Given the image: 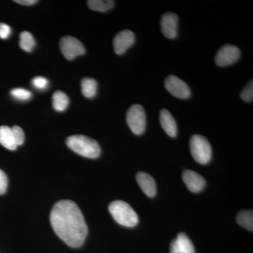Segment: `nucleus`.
Returning <instances> with one entry per match:
<instances>
[{"label": "nucleus", "instance_id": "obj_14", "mask_svg": "<svg viewBox=\"0 0 253 253\" xmlns=\"http://www.w3.org/2000/svg\"><path fill=\"white\" fill-rule=\"evenodd\" d=\"M160 123L168 136L175 137L177 134V126L175 120L168 110H161L160 113Z\"/></svg>", "mask_w": 253, "mask_h": 253}, {"label": "nucleus", "instance_id": "obj_26", "mask_svg": "<svg viewBox=\"0 0 253 253\" xmlns=\"http://www.w3.org/2000/svg\"><path fill=\"white\" fill-rule=\"evenodd\" d=\"M11 34V29L9 25L0 23V38L3 40L7 39Z\"/></svg>", "mask_w": 253, "mask_h": 253}, {"label": "nucleus", "instance_id": "obj_25", "mask_svg": "<svg viewBox=\"0 0 253 253\" xmlns=\"http://www.w3.org/2000/svg\"><path fill=\"white\" fill-rule=\"evenodd\" d=\"M7 186V176L1 169H0V195L4 194L6 192Z\"/></svg>", "mask_w": 253, "mask_h": 253}, {"label": "nucleus", "instance_id": "obj_20", "mask_svg": "<svg viewBox=\"0 0 253 253\" xmlns=\"http://www.w3.org/2000/svg\"><path fill=\"white\" fill-rule=\"evenodd\" d=\"M236 220L239 224L248 230H253V212L252 211H244L238 214Z\"/></svg>", "mask_w": 253, "mask_h": 253}, {"label": "nucleus", "instance_id": "obj_23", "mask_svg": "<svg viewBox=\"0 0 253 253\" xmlns=\"http://www.w3.org/2000/svg\"><path fill=\"white\" fill-rule=\"evenodd\" d=\"M241 99L246 102H252L253 101V83L251 81L241 93Z\"/></svg>", "mask_w": 253, "mask_h": 253}, {"label": "nucleus", "instance_id": "obj_3", "mask_svg": "<svg viewBox=\"0 0 253 253\" xmlns=\"http://www.w3.org/2000/svg\"><path fill=\"white\" fill-rule=\"evenodd\" d=\"M109 212L118 224L126 227H134L139 222V217L133 208L123 201H115L109 206Z\"/></svg>", "mask_w": 253, "mask_h": 253}, {"label": "nucleus", "instance_id": "obj_27", "mask_svg": "<svg viewBox=\"0 0 253 253\" xmlns=\"http://www.w3.org/2000/svg\"><path fill=\"white\" fill-rule=\"evenodd\" d=\"M14 1L18 3V4L24 5V6H31V5H33L38 2V1H37V0H16Z\"/></svg>", "mask_w": 253, "mask_h": 253}, {"label": "nucleus", "instance_id": "obj_19", "mask_svg": "<svg viewBox=\"0 0 253 253\" xmlns=\"http://www.w3.org/2000/svg\"><path fill=\"white\" fill-rule=\"evenodd\" d=\"M36 41L33 38V35L28 31H23L20 35V47L26 51L31 52L36 46Z\"/></svg>", "mask_w": 253, "mask_h": 253}, {"label": "nucleus", "instance_id": "obj_17", "mask_svg": "<svg viewBox=\"0 0 253 253\" xmlns=\"http://www.w3.org/2000/svg\"><path fill=\"white\" fill-rule=\"evenodd\" d=\"M52 104L55 111L63 112L68 108L69 98L63 91H55L52 96Z\"/></svg>", "mask_w": 253, "mask_h": 253}, {"label": "nucleus", "instance_id": "obj_21", "mask_svg": "<svg viewBox=\"0 0 253 253\" xmlns=\"http://www.w3.org/2000/svg\"><path fill=\"white\" fill-rule=\"evenodd\" d=\"M11 94L15 99L18 101H26L31 99L32 93L23 88H15L11 91Z\"/></svg>", "mask_w": 253, "mask_h": 253}, {"label": "nucleus", "instance_id": "obj_5", "mask_svg": "<svg viewBox=\"0 0 253 253\" xmlns=\"http://www.w3.org/2000/svg\"><path fill=\"white\" fill-rule=\"evenodd\" d=\"M126 121L134 134H142L146 126V116L144 108L139 104L131 106L126 113Z\"/></svg>", "mask_w": 253, "mask_h": 253}, {"label": "nucleus", "instance_id": "obj_1", "mask_svg": "<svg viewBox=\"0 0 253 253\" xmlns=\"http://www.w3.org/2000/svg\"><path fill=\"white\" fill-rule=\"evenodd\" d=\"M50 221L56 235L70 247L80 248L84 244L88 228L76 203L70 200L56 203L50 214Z\"/></svg>", "mask_w": 253, "mask_h": 253}, {"label": "nucleus", "instance_id": "obj_15", "mask_svg": "<svg viewBox=\"0 0 253 253\" xmlns=\"http://www.w3.org/2000/svg\"><path fill=\"white\" fill-rule=\"evenodd\" d=\"M0 144L11 151H14L17 148L11 127L5 126H0Z\"/></svg>", "mask_w": 253, "mask_h": 253}, {"label": "nucleus", "instance_id": "obj_18", "mask_svg": "<svg viewBox=\"0 0 253 253\" xmlns=\"http://www.w3.org/2000/svg\"><path fill=\"white\" fill-rule=\"evenodd\" d=\"M86 3L89 9L100 12H106L113 9L115 5L112 0H89Z\"/></svg>", "mask_w": 253, "mask_h": 253}, {"label": "nucleus", "instance_id": "obj_22", "mask_svg": "<svg viewBox=\"0 0 253 253\" xmlns=\"http://www.w3.org/2000/svg\"><path fill=\"white\" fill-rule=\"evenodd\" d=\"M12 129L13 136L16 146H21L25 141L24 131L20 126H15L11 127Z\"/></svg>", "mask_w": 253, "mask_h": 253}, {"label": "nucleus", "instance_id": "obj_4", "mask_svg": "<svg viewBox=\"0 0 253 253\" xmlns=\"http://www.w3.org/2000/svg\"><path fill=\"white\" fill-rule=\"evenodd\" d=\"M190 151L193 158L200 164L206 165L212 158V147L204 136L195 134L190 139Z\"/></svg>", "mask_w": 253, "mask_h": 253}, {"label": "nucleus", "instance_id": "obj_2", "mask_svg": "<svg viewBox=\"0 0 253 253\" xmlns=\"http://www.w3.org/2000/svg\"><path fill=\"white\" fill-rule=\"evenodd\" d=\"M68 147L76 154L83 157L97 158L101 154L100 148L97 141L84 135H73L69 136L66 140Z\"/></svg>", "mask_w": 253, "mask_h": 253}, {"label": "nucleus", "instance_id": "obj_8", "mask_svg": "<svg viewBox=\"0 0 253 253\" xmlns=\"http://www.w3.org/2000/svg\"><path fill=\"white\" fill-rule=\"evenodd\" d=\"M241 51L237 46L226 44L217 51L215 56V63L218 66L225 67L239 61Z\"/></svg>", "mask_w": 253, "mask_h": 253}, {"label": "nucleus", "instance_id": "obj_11", "mask_svg": "<svg viewBox=\"0 0 253 253\" xmlns=\"http://www.w3.org/2000/svg\"><path fill=\"white\" fill-rule=\"evenodd\" d=\"M182 179L188 189L193 193H199L206 186V181L204 178L194 171H184Z\"/></svg>", "mask_w": 253, "mask_h": 253}, {"label": "nucleus", "instance_id": "obj_10", "mask_svg": "<svg viewBox=\"0 0 253 253\" xmlns=\"http://www.w3.org/2000/svg\"><path fill=\"white\" fill-rule=\"evenodd\" d=\"M161 30L163 34L168 39H174L177 36L178 16L174 13L163 14L161 18Z\"/></svg>", "mask_w": 253, "mask_h": 253}, {"label": "nucleus", "instance_id": "obj_24", "mask_svg": "<svg viewBox=\"0 0 253 253\" xmlns=\"http://www.w3.org/2000/svg\"><path fill=\"white\" fill-rule=\"evenodd\" d=\"M32 84L37 89L44 90V89H46L48 87L49 81L45 78L38 76V77L33 78Z\"/></svg>", "mask_w": 253, "mask_h": 253}, {"label": "nucleus", "instance_id": "obj_6", "mask_svg": "<svg viewBox=\"0 0 253 253\" xmlns=\"http://www.w3.org/2000/svg\"><path fill=\"white\" fill-rule=\"evenodd\" d=\"M60 48L63 56L68 60H73L78 56L85 54V48L77 38L65 36L60 41Z\"/></svg>", "mask_w": 253, "mask_h": 253}, {"label": "nucleus", "instance_id": "obj_9", "mask_svg": "<svg viewBox=\"0 0 253 253\" xmlns=\"http://www.w3.org/2000/svg\"><path fill=\"white\" fill-rule=\"evenodd\" d=\"M135 42V36L132 31L125 30L116 35L113 39V47L118 55L124 54Z\"/></svg>", "mask_w": 253, "mask_h": 253}, {"label": "nucleus", "instance_id": "obj_16", "mask_svg": "<svg viewBox=\"0 0 253 253\" xmlns=\"http://www.w3.org/2000/svg\"><path fill=\"white\" fill-rule=\"evenodd\" d=\"M82 92L88 99H92L97 93V82L92 78H84L81 82Z\"/></svg>", "mask_w": 253, "mask_h": 253}, {"label": "nucleus", "instance_id": "obj_12", "mask_svg": "<svg viewBox=\"0 0 253 253\" xmlns=\"http://www.w3.org/2000/svg\"><path fill=\"white\" fill-rule=\"evenodd\" d=\"M169 251L170 253H196L194 245L184 233L178 234L171 243Z\"/></svg>", "mask_w": 253, "mask_h": 253}, {"label": "nucleus", "instance_id": "obj_13", "mask_svg": "<svg viewBox=\"0 0 253 253\" xmlns=\"http://www.w3.org/2000/svg\"><path fill=\"white\" fill-rule=\"evenodd\" d=\"M136 181L141 190L149 197H154L156 195V184L152 176L146 172H139L136 175Z\"/></svg>", "mask_w": 253, "mask_h": 253}, {"label": "nucleus", "instance_id": "obj_7", "mask_svg": "<svg viewBox=\"0 0 253 253\" xmlns=\"http://www.w3.org/2000/svg\"><path fill=\"white\" fill-rule=\"evenodd\" d=\"M165 87L169 94L178 99H188L191 96V90L185 82L175 76H168L165 80Z\"/></svg>", "mask_w": 253, "mask_h": 253}]
</instances>
